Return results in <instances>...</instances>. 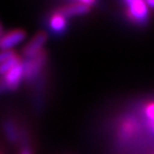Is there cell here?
<instances>
[{
  "label": "cell",
  "instance_id": "6da1fadb",
  "mask_svg": "<svg viewBox=\"0 0 154 154\" xmlns=\"http://www.w3.org/2000/svg\"><path fill=\"white\" fill-rule=\"evenodd\" d=\"M22 62L24 67V80L27 82H34L40 77L46 62V53L42 51L33 57L25 59Z\"/></svg>",
  "mask_w": 154,
  "mask_h": 154
},
{
  "label": "cell",
  "instance_id": "7a4b0ae2",
  "mask_svg": "<svg viewBox=\"0 0 154 154\" xmlns=\"http://www.w3.org/2000/svg\"><path fill=\"white\" fill-rule=\"evenodd\" d=\"M125 13L131 22L144 26L149 19V8L142 0H128L124 2Z\"/></svg>",
  "mask_w": 154,
  "mask_h": 154
},
{
  "label": "cell",
  "instance_id": "3957f363",
  "mask_svg": "<svg viewBox=\"0 0 154 154\" xmlns=\"http://www.w3.org/2000/svg\"><path fill=\"white\" fill-rule=\"evenodd\" d=\"M26 38V32L20 29H15L12 31L3 33L0 36V49L1 51H10L12 47L22 43Z\"/></svg>",
  "mask_w": 154,
  "mask_h": 154
},
{
  "label": "cell",
  "instance_id": "277c9868",
  "mask_svg": "<svg viewBox=\"0 0 154 154\" xmlns=\"http://www.w3.org/2000/svg\"><path fill=\"white\" fill-rule=\"evenodd\" d=\"M5 85L8 87L9 91L16 90L20 85V82L24 79V67H23V62L16 64L14 67H12L5 76L2 77Z\"/></svg>",
  "mask_w": 154,
  "mask_h": 154
},
{
  "label": "cell",
  "instance_id": "5b68a950",
  "mask_svg": "<svg viewBox=\"0 0 154 154\" xmlns=\"http://www.w3.org/2000/svg\"><path fill=\"white\" fill-rule=\"evenodd\" d=\"M91 8L82 3V1H74V2L66 3L65 5H62L56 11L59 14H61L63 17L67 18V17L72 16H78V15H84L90 12Z\"/></svg>",
  "mask_w": 154,
  "mask_h": 154
},
{
  "label": "cell",
  "instance_id": "8992f818",
  "mask_svg": "<svg viewBox=\"0 0 154 154\" xmlns=\"http://www.w3.org/2000/svg\"><path fill=\"white\" fill-rule=\"evenodd\" d=\"M46 41H47V35L44 32H38L34 38H31V41L29 42L23 49V55L26 59L31 58L42 51L43 46L45 45Z\"/></svg>",
  "mask_w": 154,
  "mask_h": 154
},
{
  "label": "cell",
  "instance_id": "52a82bcc",
  "mask_svg": "<svg viewBox=\"0 0 154 154\" xmlns=\"http://www.w3.org/2000/svg\"><path fill=\"white\" fill-rule=\"evenodd\" d=\"M48 27H49V30H51V32L53 34L61 35V34H64L65 31H66L67 20L61 14H59L58 12H55L49 17Z\"/></svg>",
  "mask_w": 154,
  "mask_h": 154
},
{
  "label": "cell",
  "instance_id": "ba28073f",
  "mask_svg": "<svg viewBox=\"0 0 154 154\" xmlns=\"http://www.w3.org/2000/svg\"><path fill=\"white\" fill-rule=\"evenodd\" d=\"M2 128H3V132H5V137L8 138V140L13 143L18 141V138H19V134H18V131H17V128L15 123L11 120H5L2 124Z\"/></svg>",
  "mask_w": 154,
  "mask_h": 154
},
{
  "label": "cell",
  "instance_id": "9c48e42d",
  "mask_svg": "<svg viewBox=\"0 0 154 154\" xmlns=\"http://www.w3.org/2000/svg\"><path fill=\"white\" fill-rule=\"evenodd\" d=\"M19 62H20V59H19L18 56H16V57L10 59L9 61H5V62L1 63V64H0V77L5 76L12 67H14L15 65L18 64Z\"/></svg>",
  "mask_w": 154,
  "mask_h": 154
},
{
  "label": "cell",
  "instance_id": "30bf717a",
  "mask_svg": "<svg viewBox=\"0 0 154 154\" xmlns=\"http://www.w3.org/2000/svg\"><path fill=\"white\" fill-rule=\"evenodd\" d=\"M144 113H146L147 122H152V121H154V102L148 103L147 105H146Z\"/></svg>",
  "mask_w": 154,
  "mask_h": 154
},
{
  "label": "cell",
  "instance_id": "8fae6325",
  "mask_svg": "<svg viewBox=\"0 0 154 154\" xmlns=\"http://www.w3.org/2000/svg\"><path fill=\"white\" fill-rule=\"evenodd\" d=\"M17 54L15 53L14 51L12 49H10V51H0V64L5 61H9L10 59H12V58L16 57Z\"/></svg>",
  "mask_w": 154,
  "mask_h": 154
},
{
  "label": "cell",
  "instance_id": "7c38bea8",
  "mask_svg": "<svg viewBox=\"0 0 154 154\" xmlns=\"http://www.w3.org/2000/svg\"><path fill=\"white\" fill-rule=\"evenodd\" d=\"M9 90H8V87L7 85H5V80H3L2 77H0V94L2 93H5V92H8Z\"/></svg>",
  "mask_w": 154,
  "mask_h": 154
},
{
  "label": "cell",
  "instance_id": "4fadbf2b",
  "mask_svg": "<svg viewBox=\"0 0 154 154\" xmlns=\"http://www.w3.org/2000/svg\"><path fill=\"white\" fill-rule=\"evenodd\" d=\"M19 154H32V150L29 147H24Z\"/></svg>",
  "mask_w": 154,
  "mask_h": 154
},
{
  "label": "cell",
  "instance_id": "5bb4252c",
  "mask_svg": "<svg viewBox=\"0 0 154 154\" xmlns=\"http://www.w3.org/2000/svg\"><path fill=\"white\" fill-rule=\"evenodd\" d=\"M147 126L149 128V130L154 134V121H152V122H147Z\"/></svg>",
  "mask_w": 154,
  "mask_h": 154
},
{
  "label": "cell",
  "instance_id": "9a60e30c",
  "mask_svg": "<svg viewBox=\"0 0 154 154\" xmlns=\"http://www.w3.org/2000/svg\"><path fill=\"white\" fill-rule=\"evenodd\" d=\"M146 3H147L149 9H154V0H148V1H146Z\"/></svg>",
  "mask_w": 154,
  "mask_h": 154
},
{
  "label": "cell",
  "instance_id": "2e32d148",
  "mask_svg": "<svg viewBox=\"0 0 154 154\" xmlns=\"http://www.w3.org/2000/svg\"><path fill=\"white\" fill-rule=\"evenodd\" d=\"M3 34V30H2V26H1V24H0V35H2Z\"/></svg>",
  "mask_w": 154,
  "mask_h": 154
},
{
  "label": "cell",
  "instance_id": "e0dca14e",
  "mask_svg": "<svg viewBox=\"0 0 154 154\" xmlns=\"http://www.w3.org/2000/svg\"><path fill=\"white\" fill-rule=\"evenodd\" d=\"M0 36H1V35H0Z\"/></svg>",
  "mask_w": 154,
  "mask_h": 154
}]
</instances>
